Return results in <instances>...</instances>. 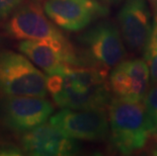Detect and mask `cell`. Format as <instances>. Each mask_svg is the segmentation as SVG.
I'll list each match as a JSON object with an SVG mask.
<instances>
[{
    "label": "cell",
    "instance_id": "9c48e42d",
    "mask_svg": "<svg viewBox=\"0 0 157 156\" xmlns=\"http://www.w3.org/2000/svg\"><path fill=\"white\" fill-rule=\"evenodd\" d=\"M118 26L129 51H145L153 29L147 0H125L118 14Z\"/></svg>",
    "mask_w": 157,
    "mask_h": 156
},
{
    "label": "cell",
    "instance_id": "3957f363",
    "mask_svg": "<svg viewBox=\"0 0 157 156\" xmlns=\"http://www.w3.org/2000/svg\"><path fill=\"white\" fill-rule=\"evenodd\" d=\"M82 49L83 66L113 68L126 57V47L119 26L111 21H101L78 36Z\"/></svg>",
    "mask_w": 157,
    "mask_h": 156
},
{
    "label": "cell",
    "instance_id": "ba28073f",
    "mask_svg": "<svg viewBox=\"0 0 157 156\" xmlns=\"http://www.w3.org/2000/svg\"><path fill=\"white\" fill-rule=\"evenodd\" d=\"M44 10L47 16L68 32H80L106 17L108 5L98 0H46Z\"/></svg>",
    "mask_w": 157,
    "mask_h": 156
},
{
    "label": "cell",
    "instance_id": "5bb4252c",
    "mask_svg": "<svg viewBox=\"0 0 157 156\" xmlns=\"http://www.w3.org/2000/svg\"><path fill=\"white\" fill-rule=\"evenodd\" d=\"M25 0H0V21L9 18Z\"/></svg>",
    "mask_w": 157,
    "mask_h": 156
},
{
    "label": "cell",
    "instance_id": "30bf717a",
    "mask_svg": "<svg viewBox=\"0 0 157 156\" xmlns=\"http://www.w3.org/2000/svg\"><path fill=\"white\" fill-rule=\"evenodd\" d=\"M113 96L131 101H143L150 87V72L145 60H123L109 76Z\"/></svg>",
    "mask_w": 157,
    "mask_h": 156
},
{
    "label": "cell",
    "instance_id": "ac0fdd59",
    "mask_svg": "<svg viewBox=\"0 0 157 156\" xmlns=\"http://www.w3.org/2000/svg\"><path fill=\"white\" fill-rule=\"evenodd\" d=\"M148 4L151 7L153 11V15H154V21L157 19V0H147Z\"/></svg>",
    "mask_w": 157,
    "mask_h": 156
},
{
    "label": "cell",
    "instance_id": "2e32d148",
    "mask_svg": "<svg viewBox=\"0 0 157 156\" xmlns=\"http://www.w3.org/2000/svg\"><path fill=\"white\" fill-rule=\"evenodd\" d=\"M22 149L14 144L2 143L0 144V156H17L22 155Z\"/></svg>",
    "mask_w": 157,
    "mask_h": 156
},
{
    "label": "cell",
    "instance_id": "6da1fadb",
    "mask_svg": "<svg viewBox=\"0 0 157 156\" xmlns=\"http://www.w3.org/2000/svg\"><path fill=\"white\" fill-rule=\"evenodd\" d=\"M108 69L98 66H67L47 74V88L58 107L72 109H108L113 101Z\"/></svg>",
    "mask_w": 157,
    "mask_h": 156
},
{
    "label": "cell",
    "instance_id": "277c9868",
    "mask_svg": "<svg viewBox=\"0 0 157 156\" xmlns=\"http://www.w3.org/2000/svg\"><path fill=\"white\" fill-rule=\"evenodd\" d=\"M46 75L25 55L0 51V94L47 96Z\"/></svg>",
    "mask_w": 157,
    "mask_h": 156
},
{
    "label": "cell",
    "instance_id": "7a4b0ae2",
    "mask_svg": "<svg viewBox=\"0 0 157 156\" xmlns=\"http://www.w3.org/2000/svg\"><path fill=\"white\" fill-rule=\"evenodd\" d=\"M108 111L109 141L115 150L130 155L144 149L152 135L144 104L113 97Z\"/></svg>",
    "mask_w": 157,
    "mask_h": 156
},
{
    "label": "cell",
    "instance_id": "ffe728a7",
    "mask_svg": "<svg viewBox=\"0 0 157 156\" xmlns=\"http://www.w3.org/2000/svg\"><path fill=\"white\" fill-rule=\"evenodd\" d=\"M34 1H38V2H40V1H42V0H34Z\"/></svg>",
    "mask_w": 157,
    "mask_h": 156
},
{
    "label": "cell",
    "instance_id": "e0dca14e",
    "mask_svg": "<svg viewBox=\"0 0 157 156\" xmlns=\"http://www.w3.org/2000/svg\"><path fill=\"white\" fill-rule=\"evenodd\" d=\"M146 49L156 50V51H157V19H156V21H154V25H153L152 32H151V36H150V40H149L148 46H147Z\"/></svg>",
    "mask_w": 157,
    "mask_h": 156
},
{
    "label": "cell",
    "instance_id": "4fadbf2b",
    "mask_svg": "<svg viewBox=\"0 0 157 156\" xmlns=\"http://www.w3.org/2000/svg\"><path fill=\"white\" fill-rule=\"evenodd\" d=\"M152 128V135L157 132V83L150 85L143 101ZM151 135V136H152Z\"/></svg>",
    "mask_w": 157,
    "mask_h": 156
},
{
    "label": "cell",
    "instance_id": "d6986e66",
    "mask_svg": "<svg viewBox=\"0 0 157 156\" xmlns=\"http://www.w3.org/2000/svg\"><path fill=\"white\" fill-rule=\"evenodd\" d=\"M101 1L105 3V4H115V3H119L122 0H101Z\"/></svg>",
    "mask_w": 157,
    "mask_h": 156
},
{
    "label": "cell",
    "instance_id": "8992f818",
    "mask_svg": "<svg viewBox=\"0 0 157 156\" xmlns=\"http://www.w3.org/2000/svg\"><path fill=\"white\" fill-rule=\"evenodd\" d=\"M54 105L46 96L2 95L0 119L9 130L25 133L44 124L54 114Z\"/></svg>",
    "mask_w": 157,
    "mask_h": 156
},
{
    "label": "cell",
    "instance_id": "5b68a950",
    "mask_svg": "<svg viewBox=\"0 0 157 156\" xmlns=\"http://www.w3.org/2000/svg\"><path fill=\"white\" fill-rule=\"evenodd\" d=\"M3 29L6 35L14 40L46 42L63 48L73 47L44 13L38 1L23 3L5 22Z\"/></svg>",
    "mask_w": 157,
    "mask_h": 156
},
{
    "label": "cell",
    "instance_id": "52a82bcc",
    "mask_svg": "<svg viewBox=\"0 0 157 156\" xmlns=\"http://www.w3.org/2000/svg\"><path fill=\"white\" fill-rule=\"evenodd\" d=\"M49 122L65 136L75 140L101 141L109 133V114L102 108H62L52 115Z\"/></svg>",
    "mask_w": 157,
    "mask_h": 156
},
{
    "label": "cell",
    "instance_id": "9a60e30c",
    "mask_svg": "<svg viewBox=\"0 0 157 156\" xmlns=\"http://www.w3.org/2000/svg\"><path fill=\"white\" fill-rule=\"evenodd\" d=\"M144 60L148 65L150 72V84L157 83V51L146 49L144 51Z\"/></svg>",
    "mask_w": 157,
    "mask_h": 156
},
{
    "label": "cell",
    "instance_id": "8fae6325",
    "mask_svg": "<svg viewBox=\"0 0 157 156\" xmlns=\"http://www.w3.org/2000/svg\"><path fill=\"white\" fill-rule=\"evenodd\" d=\"M21 145L23 152L35 156L74 155L80 149L77 140L65 136L50 122L22 133Z\"/></svg>",
    "mask_w": 157,
    "mask_h": 156
},
{
    "label": "cell",
    "instance_id": "7c38bea8",
    "mask_svg": "<svg viewBox=\"0 0 157 156\" xmlns=\"http://www.w3.org/2000/svg\"><path fill=\"white\" fill-rule=\"evenodd\" d=\"M18 50L46 74H56L67 66H83L74 47L63 48L46 42L21 41Z\"/></svg>",
    "mask_w": 157,
    "mask_h": 156
}]
</instances>
